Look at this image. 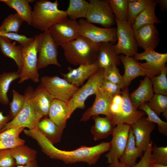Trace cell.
Here are the masks:
<instances>
[{
  "label": "cell",
  "instance_id": "cell-10",
  "mask_svg": "<svg viewBox=\"0 0 167 167\" xmlns=\"http://www.w3.org/2000/svg\"><path fill=\"white\" fill-rule=\"evenodd\" d=\"M86 20L91 24H100L104 28L115 25V17L108 0H90Z\"/></svg>",
  "mask_w": 167,
  "mask_h": 167
},
{
  "label": "cell",
  "instance_id": "cell-35",
  "mask_svg": "<svg viewBox=\"0 0 167 167\" xmlns=\"http://www.w3.org/2000/svg\"><path fill=\"white\" fill-rule=\"evenodd\" d=\"M138 109L144 112L147 115V117H146V119L150 122L156 124L159 132L165 137H167V122L161 120L159 116L150 109L147 102L141 105Z\"/></svg>",
  "mask_w": 167,
  "mask_h": 167
},
{
  "label": "cell",
  "instance_id": "cell-12",
  "mask_svg": "<svg viewBox=\"0 0 167 167\" xmlns=\"http://www.w3.org/2000/svg\"><path fill=\"white\" fill-rule=\"evenodd\" d=\"M133 58L137 61H146L145 62H139V64L145 71L146 77L150 79L159 74L166 66L167 54L159 53L154 50H144L142 53H137Z\"/></svg>",
  "mask_w": 167,
  "mask_h": 167
},
{
  "label": "cell",
  "instance_id": "cell-51",
  "mask_svg": "<svg viewBox=\"0 0 167 167\" xmlns=\"http://www.w3.org/2000/svg\"><path fill=\"white\" fill-rule=\"evenodd\" d=\"M157 4H158L161 10L163 11H166L167 9V0H157Z\"/></svg>",
  "mask_w": 167,
  "mask_h": 167
},
{
  "label": "cell",
  "instance_id": "cell-4",
  "mask_svg": "<svg viewBox=\"0 0 167 167\" xmlns=\"http://www.w3.org/2000/svg\"><path fill=\"white\" fill-rule=\"evenodd\" d=\"M31 86H29L25 91L26 100L24 104L19 113L5 125L0 133L9 128L23 126L28 129L36 127L42 117L35 111L31 101V96L33 91Z\"/></svg>",
  "mask_w": 167,
  "mask_h": 167
},
{
  "label": "cell",
  "instance_id": "cell-26",
  "mask_svg": "<svg viewBox=\"0 0 167 167\" xmlns=\"http://www.w3.org/2000/svg\"><path fill=\"white\" fill-rule=\"evenodd\" d=\"M0 48L2 53L4 56L15 61L18 68L17 72L20 74L23 66L22 57V47L11 43L9 39L0 36Z\"/></svg>",
  "mask_w": 167,
  "mask_h": 167
},
{
  "label": "cell",
  "instance_id": "cell-48",
  "mask_svg": "<svg viewBox=\"0 0 167 167\" xmlns=\"http://www.w3.org/2000/svg\"><path fill=\"white\" fill-rule=\"evenodd\" d=\"M25 141L20 138L0 140V150L9 149L24 144Z\"/></svg>",
  "mask_w": 167,
  "mask_h": 167
},
{
  "label": "cell",
  "instance_id": "cell-28",
  "mask_svg": "<svg viewBox=\"0 0 167 167\" xmlns=\"http://www.w3.org/2000/svg\"><path fill=\"white\" fill-rule=\"evenodd\" d=\"M36 128L53 144L61 141L63 130L49 118L41 119L38 123Z\"/></svg>",
  "mask_w": 167,
  "mask_h": 167
},
{
  "label": "cell",
  "instance_id": "cell-18",
  "mask_svg": "<svg viewBox=\"0 0 167 167\" xmlns=\"http://www.w3.org/2000/svg\"><path fill=\"white\" fill-rule=\"evenodd\" d=\"M95 95L92 105L83 113L80 121H86L91 117L100 114L104 115L111 119L109 107L113 97L99 89Z\"/></svg>",
  "mask_w": 167,
  "mask_h": 167
},
{
  "label": "cell",
  "instance_id": "cell-1",
  "mask_svg": "<svg viewBox=\"0 0 167 167\" xmlns=\"http://www.w3.org/2000/svg\"><path fill=\"white\" fill-rule=\"evenodd\" d=\"M29 135L36 141L45 155L66 164L84 162L89 165H94L102 154L109 151L110 147V142H102L92 147L82 146L75 150L64 151L56 148L37 129L32 130Z\"/></svg>",
  "mask_w": 167,
  "mask_h": 167
},
{
  "label": "cell",
  "instance_id": "cell-19",
  "mask_svg": "<svg viewBox=\"0 0 167 167\" xmlns=\"http://www.w3.org/2000/svg\"><path fill=\"white\" fill-rule=\"evenodd\" d=\"M99 68L94 62L89 64L81 65L76 68L68 67L69 72H61L63 78L69 83L79 87L83 85L85 81L96 73Z\"/></svg>",
  "mask_w": 167,
  "mask_h": 167
},
{
  "label": "cell",
  "instance_id": "cell-2",
  "mask_svg": "<svg viewBox=\"0 0 167 167\" xmlns=\"http://www.w3.org/2000/svg\"><path fill=\"white\" fill-rule=\"evenodd\" d=\"M100 43L79 36L61 47L67 61L76 66L94 63Z\"/></svg>",
  "mask_w": 167,
  "mask_h": 167
},
{
  "label": "cell",
  "instance_id": "cell-50",
  "mask_svg": "<svg viewBox=\"0 0 167 167\" xmlns=\"http://www.w3.org/2000/svg\"><path fill=\"white\" fill-rule=\"evenodd\" d=\"M122 102V98L121 94L116 95L113 96L111 102L119 105H121Z\"/></svg>",
  "mask_w": 167,
  "mask_h": 167
},
{
  "label": "cell",
  "instance_id": "cell-6",
  "mask_svg": "<svg viewBox=\"0 0 167 167\" xmlns=\"http://www.w3.org/2000/svg\"><path fill=\"white\" fill-rule=\"evenodd\" d=\"M37 38L38 69L45 68L50 65L61 66L57 60L58 46L53 39L48 30L38 35Z\"/></svg>",
  "mask_w": 167,
  "mask_h": 167
},
{
  "label": "cell",
  "instance_id": "cell-53",
  "mask_svg": "<svg viewBox=\"0 0 167 167\" xmlns=\"http://www.w3.org/2000/svg\"><path fill=\"white\" fill-rule=\"evenodd\" d=\"M151 167H167V165L158 164L154 162L152 164Z\"/></svg>",
  "mask_w": 167,
  "mask_h": 167
},
{
  "label": "cell",
  "instance_id": "cell-55",
  "mask_svg": "<svg viewBox=\"0 0 167 167\" xmlns=\"http://www.w3.org/2000/svg\"><path fill=\"white\" fill-rule=\"evenodd\" d=\"M163 115L165 118V119L167 120V110L164 111L163 113Z\"/></svg>",
  "mask_w": 167,
  "mask_h": 167
},
{
  "label": "cell",
  "instance_id": "cell-24",
  "mask_svg": "<svg viewBox=\"0 0 167 167\" xmlns=\"http://www.w3.org/2000/svg\"><path fill=\"white\" fill-rule=\"evenodd\" d=\"M154 94L151 81L149 78L145 77L140 80L139 86L130 96L132 103L138 109L141 105L148 102Z\"/></svg>",
  "mask_w": 167,
  "mask_h": 167
},
{
  "label": "cell",
  "instance_id": "cell-21",
  "mask_svg": "<svg viewBox=\"0 0 167 167\" xmlns=\"http://www.w3.org/2000/svg\"><path fill=\"white\" fill-rule=\"evenodd\" d=\"M113 43L102 42L100 43L96 60L95 62L99 69H107L115 65L120 64L119 56L115 52Z\"/></svg>",
  "mask_w": 167,
  "mask_h": 167
},
{
  "label": "cell",
  "instance_id": "cell-7",
  "mask_svg": "<svg viewBox=\"0 0 167 167\" xmlns=\"http://www.w3.org/2000/svg\"><path fill=\"white\" fill-rule=\"evenodd\" d=\"M40 85L54 99L67 103L79 88L64 78L57 75L44 76L40 80Z\"/></svg>",
  "mask_w": 167,
  "mask_h": 167
},
{
  "label": "cell",
  "instance_id": "cell-14",
  "mask_svg": "<svg viewBox=\"0 0 167 167\" xmlns=\"http://www.w3.org/2000/svg\"><path fill=\"white\" fill-rule=\"evenodd\" d=\"M130 128V125L125 123L118 124L114 128L109 149L105 155L107 163L119 161L126 145Z\"/></svg>",
  "mask_w": 167,
  "mask_h": 167
},
{
  "label": "cell",
  "instance_id": "cell-3",
  "mask_svg": "<svg viewBox=\"0 0 167 167\" xmlns=\"http://www.w3.org/2000/svg\"><path fill=\"white\" fill-rule=\"evenodd\" d=\"M58 5L57 0L53 2L48 0L36 1L32 12L33 27L44 32L67 18L66 11L60 10Z\"/></svg>",
  "mask_w": 167,
  "mask_h": 167
},
{
  "label": "cell",
  "instance_id": "cell-34",
  "mask_svg": "<svg viewBox=\"0 0 167 167\" xmlns=\"http://www.w3.org/2000/svg\"><path fill=\"white\" fill-rule=\"evenodd\" d=\"M24 20L17 13L10 14L0 25V32L18 33Z\"/></svg>",
  "mask_w": 167,
  "mask_h": 167
},
{
  "label": "cell",
  "instance_id": "cell-40",
  "mask_svg": "<svg viewBox=\"0 0 167 167\" xmlns=\"http://www.w3.org/2000/svg\"><path fill=\"white\" fill-rule=\"evenodd\" d=\"M12 100L9 103L10 108L9 115L12 119L22 109L26 100L25 94L24 95L21 94L14 89L12 90Z\"/></svg>",
  "mask_w": 167,
  "mask_h": 167
},
{
  "label": "cell",
  "instance_id": "cell-46",
  "mask_svg": "<svg viewBox=\"0 0 167 167\" xmlns=\"http://www.w3.org/2000/svg\"><path fill=\"white\" fill-rule=\"evenodd\" d=\"M15 161L8 149L0 150V167H16Z\"/></svg>",
  "mask_w": 167,
  "mask_h": 167
},
{
  "label": "cell",
  "instance_id": "cell-15",
  "mask_svg": "<svg viewBox=\"0 0 167 167\" xmlns=\"http://www.w3.org/2000/svg\"><path fill=\"white\" fill-rule=\"evenodd\" d=\"M121 94L122 98V111L120 115L112 123L114 127L120 123L131 125L146 114L143 111L138 110L132 104L128 87L122 89Z\"/></svg>",
  "mask_w": 167,
  "mask_h": 167
},
{
  "label": "cell",
  "instance_id": "cell-54",
  "mask_svg": "<svg viewBox=\"0 0 167 167\" xmlns=\"http://www.w3.org/2000/svg\"><path fill=\"white\" fill-rule=\"evenodd\" d=\"M119 161L116 163H113L109 164V165L107 167H117L119 163Z\"/></svg>",
  "mask_w": 167,
  "mask_h": 167
},
{
  "label": "cell",
  "instance_id": "cell-37",
  "mask_svg": "<svg viewBox=\"0 0 167 167\" xmlns=\"http://www.w3.org/2000/svg\"><path fill=\"white\" fill-rule=\"evenodd\" d=\"M115 18L127 21L128 15V0H108Z\"/></svg>",
  "mask_w": 167,
  "mask_h": 167
},
{
  "label": "cell",
  "instance_id": "cell-49",
  "mask_svg": "<svg viewBox=\"0 0 167 167\" xmlns=\"http://www.w3.org/2000/svg\"><path fill=\"white\" fill-rule=\"evenodd\" d=\"M11 119L10 115L4 116L3 115L2 112H0V133L1 130L6 123Z\"/></svg>",
  "mask_w": 167,
  "mask_h": 167
},
{
  "label": "cell",
  "instance_id": "cell-42",
  "mask_svg": "<svg viewBox=\"0 0 167 167\" xmlns=\"http://www.w3.org/2000/svg\"><path fill=\"white\" fill-rule=\"evenodd\" d=\"M152 154L154 163L167 165V146L158 147L152 144Z\"/></svg>",
  "mask_w": 167,
  "mask_h": 167
},
{
  "label": "cell",
  "instance_id": "cell-16",
  "mask_svg": "<svg viewBox=\"0 0 167 167\" xmlns=\"http://www.w3.org/2000/svg\"><path fill=\"white\" fill-rule=\"evenodd\" d=\"M130 126L135 137L136 147L144 152L151 142V134L155 127V124L147 121L144 116Z\"/></svg>",
  "mask_w": 167,
  "mask_h": 167
},
{
  "label": "cell",
  "instance_id": "cell-30",
  "mask_svg": "<svg viewBox=\"0 0 167 167\" xmlns=\"http://www.w3.org/2000/svg\"><path fill=\"white\" fill-rule=\"evenodd\" d=\"M33 0H0L10 8L15 10L17 13L29 25H32V7L29 3Z\"/></svg>",
  "mask_w": 167,
  "mask_h": 167
},
{
  "label": "cell",
  "instance_id": "cell-23",
  "mask_svg": "<svg viewBox=\"0 0 167 167\" xmlns=\"http://www.w3.org/2000/svg\"><path fill=\"white\" fill-rule=\"evenodd\" d=\"M119 58L124 68V73L122 76L126 87H128L135 78L145 75V71L139 62L133 57L122 54L119 56Z\"/></svg>",
  "mask_w": 167,
  "mask_h": 167
},
{
  "label": "cell",
  "instance_id": "cell-32",
  "mask_svg": "<svg viewBox=\"0 0 167 167\" xmlns=\"http://www.w3.org/2000/svg\"><path fill=\"white\" fill-rule=\"evenodd\" d=\"M20 74L17 71L4 72L0 74V103L7 105L9 103L7 93L11 83L19 79Z\"/></svg>",
  "mask_w": 167,
  "mask_h": 167
},
{
  "label": "cell",
  "instance_id": "cell-47",
  "mask_svg": "<svg viewBox=\"0 0 167 167\" xmlns=\"http://www.w3.org/2000/svg\"><path fill=\"white\" fill-rule=\"evenodd\" d=\"M25 128L23 126L13 127L2 132L0 133V140L11 139L19 138V134Z\"/></svg>",
  "mask_w": 167,
  "mask_h": 167
},
{
  "label": "cell",
  "instance_id": "cell-22",
  "mask_svg": "<svg viewBox=\"0 0 167 167\" xmlns=\"http://www.w3.org/2000/svg\"><path fill=\"white\" fill-rule=\"evenodd\" d=\"M73 113L66 103L54 99L51 105L48 116L54 123L63 130L66 127L67 119Z\"/></svg>",
  "mask_w": 167,
  "mask_h": 167
},
{
  "label": "cell",
  "instance_id": "cell-13",
  "mask_svg": "<svg viewBox=\"0 0 167 167\" xmlns=\"http://www.w3.org/2000/svg\"><path fill=\"white\" fill-rule=\"evenodd\" d=\"M79 25L76 20L67 18L51 26L48 29L56 45H64L78 37Z\"/></svg>",
  "mask_w": 167,
  "mask_h": 167
},
{
  "label": "cell",
  "instance_id": "cell-33",
  "mask_svg": "<svg viewBox=\"0 0 167 167\" xmlns=\"http://www.w3.org/2000/svg\"><path fill=\"white\" fill-rule=\"evenodd\" d=\"M89 2L85 0H70L67 10V16L72 20L81 18H86Z\"/></svg>",
  "mask_w": 167,
  "mask_h": 167
},
{
  "label": "cell",
  "instance_id": "cell-17",
  "mask_svg": "<svg viewBox=\"0 0 167 167\" xmlns=\"http://www.w3.org/2000/svg\"><path fill=\"white\" fill-rule=\"evenodd\" d=\"M134 31L138 47L145 50H154L158 46L159 34L155 24L144 25Z\"/></svg>",
  "mask_w": 167,
  "mask_h": 167
},
{
  "label": "cell",
  "instance_id": "cell-25",
  "mask_svg": "<svg viewBox=\"0 0 167 167\" xmlns=\"http://www.w3.org/2000/svg\"><path fill=\"white\" fill-rule=\"evenodd\" d=\"M143 153L136 147L135 137L130 128L126 145L119 159L120 163L127 167H132L136 163L138 158L142 157Z\"/></svg>",
  "mask_w": 167,
  "mask_h": 167
},
{
  "label": "cell",
  "instance_id": "cell-8",
  "mask_svg": "<svg viewBox=\"0 0 167 167\" xmlns=\"http://www.w3.org/2000/svg\"><path fill=\"white\" fill-rule=\"evenodd\" d=\"M104 69H99L74 95L67 103L73 112L78 108H85V101L90 96L96 94L104 78Z\"/></svg>",
  "mask_w": 167,
  "mask_h": 167
},
{
  "label": "cell",
  "instance_id": "cell-27",
  "mask_svg": "<svg viewBox=\"0 0 167 167\" xmlns=\"http://www.w3.org/2000/svg\"><path fill=\"white\" fill-rule=\"evenodd\" d=\"M94 124L92 127L91 131L95 140L107 138L113 132L114 127L111 120L109 118L101 117L99 115L92 116Z\"/></svg>",
  "mask_w": 167,
  "mask_h": 167
},
{
  "label": "cell",
  "instance_id": "cell-39",
  "mask_svg": "<svg viewBox=\"0 0 167 167\" xmlns=\"http://www.w3.org/2000/svg\"><path fill=\"white\" fill-rule=\"evenodd\" d=\"M147 103L150 109L159 116L161 113L167 110V96L154 94Z\"/></svg>",
  "mask_w": 167,
  "mask_h": 167
},
{
  "label": "cell",
  "instance_id": "cell-11",
  "mask_svg": "<svg viewBox=\"0 0 167 167\" xmlns=\"http://www.w3.org/2000/svg\"><path fill=\"white\" fill-rule=\"evenodd\" d=\"M79 35L98 43H115L117 40L116 28H102L97 27L81 19L78 22Z\"/></svg>",
  "mask_w": 167,
  "mask_h": 167
},
{
  "label": "cell",
  "instance_id": "cell-43",
  "mask_svg": "<svg viewBox=\"0 0 167 167\" xmlns=\"http://www.w3.org/2000/svg\"><path fill=\"white\" fill-rule=\"evenodd\" d=\"M0 36L17 41L22 48L27 47L34 41V37L28 38L26 36L14 32H0Z\"/></svg>",
  "mask_w": 167,
  "mask_h": 167
},
{
  "label": "cell",
  "instance_id": "cell-52",
  "mask_svg": "<svg viewBox=\"0 0 167 167\" xmlns=\"http://www.w3.org/2000/svg\"><path fill=\"white\" fill-rule=\"evenodd\" d=\"M16 167H38L36 160L32 161L25 165H17Z\"/></svg>",
  "mask_w": 167,
  "mask_h": 167
},
{
  "label": "cell",
  "instance_id": "cell-5",
  "mask_svg": "<svg viewBox=\"0 0 167 167\" xmlns=\"http://www.w3.org/2000/svg\"><path fill=\"white\" fill-rule=\"evenodd\" d=\"M117 25V43L113 45L114 49L118 55L133 57L137 53L138 46L131 25L127 21H122L115 18Z\"/></svg>",
  "mask_w": 167,
  "mask_h": 167
},
{
  "label": "cell",
  "instance_id": "cell-45",
  "mask_svg": "<svg viewBox=\"0 0 167 167\" xmlns=\"http://www.w3.org/2000/svg\"><path fill=\"white\" fill-rule=\"evenodd\" d=\"M99 89L113 97L118 94H121V89L117 85L104 79L102 80Z\"/></svg>",
  "mask_w": 167,
  "mask_h": 167
},
{
  "label": "cell",
  "instance_id": "cell-9",
  "mask_svg": "<svg viewBox=\"0 0 167 167\" xmlns=\"http://www.w3.org/2000/svg\"><path fill=\"white\" fill-rule=\"evenodd\" d=\"M34 38V41L31 45L27 47L22 48L23 66L20 73L19 84L29 79L36 83L40 81L37 67V35H35Z\"/></svg>",
  "mask_w": 167,
  "mask_h": 167
},
{
  "label": "cell",
  "instance_id": "cell-41",
  "mask_svg": "<svg viewBox=\"0 0 167 167\" xmlns=\"http://www.w3.org/2000/svg\"><path fill=\"white\" fill-rule=\"evenodd\" d=\"M104 79L117 85L121 89L126 87L122 76L116 65H113L104 69Z\"/></svg>",
  "mask_w": 167,
  "mask_h": 167
},
{
  "label": "cell",
  "instance_id": "cell-38",
  "mask_svg": "<svg viewBox=\"0 0 167 167\" xmlns=\"http://www.w3.org/2000/svg\"><path fill=\"white\" fill-rule=\"evenodd\" d=\"M167 67L166 66L158 75L150 78L155 94L167 96Z\"/></svg>",
  "mask_w": 167,
  "mask_h": 167
},
{
  "label": "cell",
  "instance_id": "cell-29",
  "mask_svg": "<svg viewBox=\"0 0 167 167\" xmlns=\"http://www.w3.org/2000/svg\"><path fill=\"white\" fill-rule=\"evenodd\" d=\"M157 4V0H152L151 2L139 14L132 25L134 30L144 25L161 23V21L156 17L155 13Z\"/></svg>",
  "mask_w": 167,
  "mask_h": 167
},
{
  "label": "cell",
  "instance_id": "cell-20",
  "mask_svg": "<svg viewBox=\"0 0 167 167\" xmlns=\"http://www.w3.org/2000/svg\"><path fill=\"white\" fill-rule=\"evenodd\" d=\"M54 99L40 84L33 91L31 96L32 103L35 111L42 117L48 116L51 105Z\"/></svg>",
  "mask_w": 167,
  "mask_h": 167
},
{
  "label": "cell",
  "instance_id": "cell-31",
  "mask_svg": "<svg viewBox=\"0 0 167 167\" xmlns=\"http://www.w3.org/2000/svg\"><path fill=\"white\" fill-rule=\"evenodd\" d=\"M8 150L15 160L16 165H25L36 160L37 154L36 150L24 144Z\"/></svg>",
  "mask_w": 167,
  "mask_h": 167
},
{
  "label": "cell",
  "instance_id": "cell-44",
  "mask_svg": "<svg viewBox=\"0 0 167 167\" xmlns=\"http://www.w3.org/2000/svg\"><path fill=\"white\" fill-rule=\"evenodd\" d=\"M152 145L150 143L147 150L144 152L143 155L139 162L134 165L130 167H151L154 162L152 154ZM117 167H129L121 164L120 162Z\"/></svg>",
  "mask_w": 167,
  "mask_h": 167
},
{
  "label": "cell",
  "instance_id": "cell-36",
  "mask_svg": "<svg viewBox=\"0 0 167 167\" xmlns=\"http://www.w3.org/2000/svg\"><path fill=\"white\" fill-rule=\"evenodd\" d=\"M152 1V0H128L127 21L132 26L137 16Z\"/></svg>",
  "mask_w": 167,
  "mask_h": 167
}]
</instances>
